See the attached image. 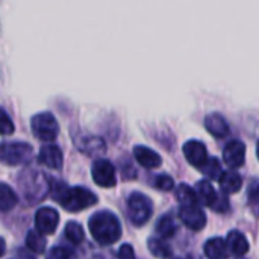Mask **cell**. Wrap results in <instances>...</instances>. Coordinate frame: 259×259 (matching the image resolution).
Returning <instances> with one entry per match:
<instances>
[{
	"label": "cell",
	"mask_w": 259,
	"mask_h": 259,
	"mask_svg": "<svg viewBox=\"0 0 259 259\" xmlns=\"http://www.w3.org/2000/svg\"><path fill=\"white\" fill-rule=\"evenodd\" d=\"M18 185L21 188V191L24 193V196L27 197L29 202H39L42 200L49 191H50V185L49 181L36 171H26L20 175L18 179Z\"/></svg>",
	"instance_id": "cell-3"
},
{
	"label": "cell",
	"mask_w": 259,
	"mask_h": 259,
	"mask_svg": "<svg viewBox=\"0 0 259 259\" xmlns=\"http://www.w3.org/2000/svg\"><path fill=\"white\" fill-rule=\"evenodd\" d=\"M38 161L39 164L53 168V170H59L62 167V152L59 147L53 146V144H47L42 146L38 155Z\"/></svg>",
	"instance_id": "cell-12"
},
{
	"label": "cell",
	"mask_w": 259,
	"mask_h": 259,
	"mask_svg": "<svg viewBox=\"0 0 259 259\" xmlns=\"http://www.w3.org/2000/svg\"><path fill=\"white\" fill-rule=\"evenodd\" d=\"M226 246H228V250H231L237 256H243L249 250V241H247V238L244 237V234H241L238 231H231L228 234V237H226Z\"/></svg>",
	"instance_id": "cell-14"
},
{
	"label": "cell",
	"mask_w": 259,
	"mask_h": 259,
	"mask_svg": "<svg viewBox=\"0 0 259 259\" xmlns=\"http://www.w3.org/2000/svg\"><path fill=\"white\" fill-rule=\"evenodd\" d=\"M176 196L178 200L181 202L182 206H193V205H199V197L194 188H191L187 184H181L176 190Z\"/></svg>",
	"instance_id": "cell-20"
},
{
	"label": "cell",
	"mask_w": 259,
	"mask_h": 259,
	"mask_svg": "<svg viewBox=\"0 0 259 259\" xmlns=\"http://www.w3.org/2000/svg\"><path fill=\"white\" fill-rule=\"evenodd\" d=\"M196 193H197V197H200V200L206 206H209V208L214 206V203L217 202V197H219V193L215 191V188L212 187V184L209 181H205V179L200 181V182H197Z\"/></svg>",
	"instance_id": "cell-18"
},
{
	"label": "cell",
	"mask_w": 259,
	"mask_h": 259,
	"mask_svg": "<svg viewBox=\"0 0 259 259\" xmlns=\"http://www.w3.org/2000/svg\"><path fill=\"white\" fill-rule=\"evenodd\" d=\"M91 175L94 182L102 188H111L117 184L115 168L114 165L106 159H97L94 161L91 167Z\"/></svg>",
	"instance_id": "cell-7"
},
{
	"label": "cell",
	"mask_w": 259,
	"mask_h": 259,
	"mask_svg": "<svg viewBox=\"0 0 259 259\" xmlns=\"http://www.w3.org/2000/svg\"><path fill=\"white\" fill-rule=\"evenodd\" d=\"M256 155H258V158H259V141H258V144H256Z\"/></svg>",
	"instance_id": "cell-35"
},
{
	"label": "cell",
	"mask_w": 259,
	"mask_h": 259,
	"mask_svg": "<svg viewBox=\"0 0 259 259\" xmlns=\"http://www.w3.org/2000/svg\"><path fill=\"white\" fill-rule=\"evenodd\" d=\"M26 246L33 253H42L46 250V238L36 231H29L26 237Z\"/></svg>",
	"instance_id": "cell-23"
},
{
	"label": "cell",
	"mask_w": 259,
	"mask_h": 259,
	"mask_svg": "<svg viewBox=\"0 0 259 259\" xmlns=\"http://www.w3.org/2000/svg\"><path fill=\"white\" fill-rule=\"evenodd\" d=\"M17 259H36L33 255L27 253L24 249H17Z\"/></svg>",
	"instance_id": "cell-33"
},
{
	"label": "cell",
	"mask_w": 259,
	"mask_h": 259,
	"mask_svg": "<svg viewBox=\"0 0 259 259\" xmlns=\"http://www.w3.org/2000/svg\"><path fill=\"white\" fill-rule=\"evenodd\" d=\"M65 238L73 244H80L85 238V231L79 223L68 222L65 225Z\"/></svg>",
	"instance_id": "cell-24"
},
{
	"label": "cell",
	"mask_w": 259,
	"mask_h": 259,
	"mask_svg": "<svg viewBox=\"0 0 259 259\" xmlns=\"http://www.w3.org/2000/svg\"><path fill=\"white\" fill-rule=\"evenodd\" d=\"M59 225V214L53 208H39L35 214V226L36 232L41 235H52L55 234Z\"/></svg>",
	"instance_id": "cell-8"
},
{
	"label": "cell",
	"mask_w": 259,
	"mask_h": 259,
	"mask_svg": "<svg viewBox=\"0 0 259 259\" xmlns=\"http://www.w3.org/2000/svg\"><path fill=\"white\" fill-rule=\"evenodd\" d=\"M203 250H205V255L209 259H226L228 253H229L226 241L223 238H220V237L209 238L205 243Z\"/></svg>",
	"instance_id": "cell-15"
},
{
	"label": "cell",
	"mask_w": 259,
	"mask_h": 259,
	"mask_svg": "<svg viewBox=\"0 0 259 259\" xmlns=\"http://www.w3.org/2000/svg\"><path fill=\"white\" fill-rule=\"evenodd\" d=\"M149 250L152 252V255H155L156 258L159 259H168L173 255V250L171 247L168 246V243H165L162 238H158V237H152L149 238Z\"/></svg>",
	"instance_id": "cell-19"
},
{
	"label": "cell",
	"mask_w": 259,
	"mask_h": 259,
	"mask_svg": "<svg viewBox=\"0 0 259 259\" xmlns=\"http://www.w3.org/2000/svg\"><path fill=\"white\" fill-rule=\"evenodd\" d=\"M223 158L225 162L232 167V168H238L244 164L246 159V146L243 141L240 140H232L229 141L225 149H223Z\"/></svg>",
	"instance_id": "cell-10"
},
{
	"label": "cell",
	"mask_w": 259,
	"mask_h": 259,
	"mask_svg": "<svg viewBox=\"0 0 259 259\" xmlns=\"http://www.w3.org/2000/svg\"><path fill=\"white\" fill-rule=\"evenodd\" d=\"M30 129H32V134L38 140L46 141V143L56 140V137L59 134L58 121L52 112H39V114L33 115L30 120Z\"/></svg>",
	"instance_id": "cell-6"
},
{
	"label": "cell",
	"mask_w": 259,
	"mask_h": 259,
	"mask_svg": "<svg viewBox=\"0 0 259 259\" xmlns=\"http://www.w3.org/2000/svg\"><path fill=\"white\" fill-rule=\"evenodd\" d=\"M118 259H135V252L131 244H123L118 250Z\"/></svg>",
	"instance_id": "cell-32"
},
{
	"label": "cell",
	"mask_w": 259,
	"mask_h": 259,
	"mask_svg": "<svg viewBox=\"0 0 259 259\" xmlns=\"http://www.w3.org/2000/svg\"><path fill=\"white\" fill-rule=\"evenodd\" d=\"M50 193L53 200L61 203L64 209L70 212H79L83 211L93 205L97 203V196L82 187H67L65 184L55 181L50 187Z\"/></svg>",
	"instance_id": "cell-1"
},
{
	"label": "cell",
	"mask_w": 259,
	"mask_h": 259,
	"mask_svg": "<svg viewBox=\"0 0 259 259\" xmlns=\"http://www.w3.org/2000/svg\"><path fill=\"white\" fill-rule=\"evenodd\" d=\"M153 212V203L152 200L143 194V193H132L127 199V214L131 222L135 226H143L144 223L149 222Z\"/></svg>",
	"instance_id": "cell-5"
},
{
	"label": "cell",
	"mask_w": 259,
	"mask_h": 259,
	"mask_svg": "<svg viewBox=\"0 0 259 259\" xmlns=\"http://www.w3.org/2000/svg\"><path fill=\"white\" fill-rule=\"evenodd\" d=\"M82 144L85 146L82 150L88 155H99L105 150V143L100 138H85Z\"/></svg>",
	"instance_id": "cell-27"
},
{
	"label": "cell",
	"mask_w": 259,
	"mask_h": 259,
	"mask_svg": "<svg viewBox=\"0 0 259 259\" xmlns=\"http://www.w3.org/2000/svg\"><path fill=\"white\" fill-rule=\"evenodd\" d=\"M46 259H76V253L64 246H55L49 249L46 253Z\"/></svg>",
	"instance_id": "cell-26"
},
{
	"label": "cell",
	"mask_w": 259,
	"mask_h": 259,
	"mask_svg": "<svg viewBox=\"0 0 259 259\" xmlns=\"http://www.w3.org/2000/svg\"><path fill=\"white\" fill-rule=\"evenodd\" d=\"M219 182L222 185V190L226 194H231V193L240 191V188L243 185V178H241V175L238 171L229 170V171H223V175L220 176Z\"/></svg>",
	"instance_id": "cell-17"
},
{
	"label": "cell",
	"mask_w": 259,
	"mask_h": 259,
	"mask_svg": "<svg viewBox=\"0 0 259 259\" xmlns=\"http://www.w3.org/2000/svg\"><path fill=\"white\" fill-rule=\"evenodd\" d=\"M205 126L215 137H225L229 132V124H228L226 118L219 112L208 114L205 118Z\"/></svg>",
	"instance_id": "cell-16"
},
{
	"label": "cell",
	"mask_w": 259,
	"mask_h": 259,
	"mask_svg": "<svg viewBox=\"0 0 259 259\" xmlns=\"http://www.w3.org/2000/svg\"><path fill=\"white\" fill-rule=\"evenodd\" d=\"M184 155L187 161L194 167H202L208 161V150L199 140H190L184 144Z\"/></svg>",
	"instance_id": "cell-11"
},
{
	"label": "cell",
	"mask_w": 259,
	"mask_h": 259,
	"mask_svg": "<svg viewBox=\"0 0 259 259\" xmlns=\"http://www.w3.org/2000/svg\"><path fill=\"white\" fill-rule=\"evenodd\" d=\"M179 217L184 222L185 226H188L193 231H200L206 225V215L203 209L199 205L193 206H181L179 209Z\"/></svg>",
	"instance_id": "cell-9"
},
{
	"label": "cell",
	"mask_w": 259,
	"mask_h": 259,
	"mask_svg": "<svg viewBox=\"0 0 259 259\" xmlns=\"http://www.w3.org/2000/svg\"><path fill=\"white\" fill-rule=\"evenodd\" d=\"M229 206V200H228V194L226 193H219V197H217V202L214 203L212 209L214 211H219V212H223L226 211Z\"/></svg>",
	"instance_id": "cell-30"
},
{
	"label": "cell",
	"mask_w": 259,
	"mask_h": 259,
	"mask_svg": "<svg viewBox=\"0 0 259 259\" xmlns=\"http://www.w3.org/2000/svg\"><path fill=\"white\" fill-rule=\"evenodd\" d=\"M202 171L211 178V179H220V176L223 175V168H222V164L217 158H208V161L200 167Z\"/></svg>",
	"instance_id": "cell-25"
},
{
	"label": "cell",
	"mask_w": 259,
	"mask_h": 259,
	"mask_svg": "<svg viewBox=\"0 0 259 259\" xmlns=\"http://www.w3.org/2000/svg\"><path fill=\"white\" fill-rule=\"evenodd\" d=\"M155 187L158 190H161V191H170L175 187V181H173L171 176H168L165 173L164 175H158L155 178Z\"/></svg>",
	"instance_id": "cell-29"
},
{
	"label": "cell",
	"mask_w": 259,
	"mask_h": 259,
	"mask_svg": "<svg viewBox=\"0 0 259 259\" xmlns=\"http://www.w3.org/2000/svg\"><path fill=\"white\" fill-rule=\"evenodd\" d=\"M176 231H178V228H176V223H175V220H173V217L171 215H162L159 220H158V223H156V232H158V235L164 240V238H170V237H173L175 234H176Z\"/></svg>",
	"instance_id": "cell-22"
},
{
	"label": "cell",
	"mask_w": 259,
	"mask_h": 259,
	"mask_svg": "<svg viewBox=\"0 0 259 259\" xmlns=\"http://www.w3.org/2000/svg\"><path fill=\"white\" fill-rule=\"evenodd\" d=\"M5 250H6V244H5V240L3 238H0V256L5 253Z\"/></svg>",
	"instance_id": "cell-34"
},
{
	"label": "cell",
	"mask_w": 259,
	"mask_h": 259,
	"mask_svg": "<svg viewBox=\"0 0 259 259\" xmlns=\"http://www.w3.org/2000/svg\"><path fill=\"white\" fill-rule=\"evenodd\" d=\"M15 131V126L8 115V112L0 106V135H11Z\"/></svg>",
	"instance_id": "cell-28"
},
{
	"label": "cell",
	"mask_w": 259,
	"mask_h": 259,
	"mask_svg": "<svg viewBox=\"0 0 259 259\" xmlns=\"http://www.w3.org/2000/svg\"><path fill=\"white\" fill-rule=\"evenodd\" d=\"M134 156L146 168H158L162 164L161 156L155 150H152L150 147H146V146H135Z\"/></svg>",
	"instance_id": "cell-13"
},
{
	"label": "cell",
	"mask_w": 259,
	"mask_h": 259,
	"mask_svg": "<svg viewBox=\"0 0 259 259\" xmlns=\"http://www.w3.org/2000/svg\"><path fill=\"white\" fill-rule=\"evenodd\" d=\"M18 202L17 194L14 193V190L0 182V211H11Z\"/></svg>",
	"instance_id": "cell-21"
},
{
	"label": "cell",
	"mask_w": 259,
	"mask_h": 259,
	"mask_svg": "<svg viewBox=\"0 0 259 259\" xmlns=\"http://www.w3.org/2000/svg\"><path fill=\"white\" fill-rule=\"evenodd\" d=\"M249 199L253 206H259V181H255L249 190Z\"/></svg>",
	"instance_id": "cell-31"
},
{
	"label": "cell",
	"mask_w": 259,
	"mask_h": 259,
	"mask_svg": "<svg viewBox=\"0 0 259 259\" xmlns=\"http://www.w3.org/2000/svg\"><path fill=\"white\" fill-rule=\"evenodd\" d=\"M88 229L93 238L102 246H111L121 237V225L117 215L111 211H99L91 215Z\"/></svg>",
	"instance_id": "cell-2"
},
{
	"label": "cell",
	"mask_w": 259,
	"mask_h": 259,
	"mask_svg": "<svg viewBox=\"0 0 259 259\" xmlns=\"http://www.w3.org/2000/svg\"><path fill=\"white\" fill-rule=\"evenodd\" d=\"M33 156V149L27 143H0V162L6 165L27 164Z\"/></svg>",
	"instance_id": "cell-4"
}]
</instances>
